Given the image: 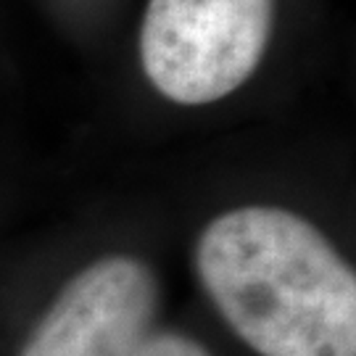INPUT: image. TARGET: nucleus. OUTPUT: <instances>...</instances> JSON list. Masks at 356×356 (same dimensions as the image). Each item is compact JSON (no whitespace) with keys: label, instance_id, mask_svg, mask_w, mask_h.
Segmentation results:
<instances>
[{"label":"nucleus","instance_id":"nucleus-3","mask_svg":"<svg viewBox=\"0 0 356 356\" xmlns=\"http://www.w3.org/2000/svg\"><path fill=\"white\" fill-rule=\"evenodd\" d=\"M156 309L153 269L135 256H103L66 282L19 356H132Z\"/></svg>","mask_w":356,"mask_h":356},{"label":"nucleus","instance_id":"nucleus-2","mask_svg":"<svg viewBox=\"0 0 356 356\" xmlns=\"http://www.w3.org/2000/svg\"><path fill=\"white\" fill-rule=\"evenodd\" d=\"M275 0H148L145 76L164 98L206 106L245 85L272 35Z\"/></svg>","mask_w":356,"mask_h":356},{"label":"nucleus","instance_id":"nucleus-1","mask_svg":"<svg viewBox=\"0 0 356 356\" xmlns=\"http://www.w3.org/2000/svg\"><path fill=\"white\" fill-rule=\"evenodd\" d=\"M195 272L259 356H356L354 267L304 216L275 206L214 216L195 243Z\"/></svg>","mask_w":356,"mask_h":356},{"label":"nucleus","instance_id":"nucleus-4","mask_svg":"<svg viewBox=\"0 0 356 356\" xmlns=\"http://www.w3.org/2000/svg\"><path fill=\"white\" fill-rule=\"evenodd\" d=\"M132 356H211L209 348L179 332H151Z\"/></svg>","mask_w":356,"mask_h":356}]
</instances>
